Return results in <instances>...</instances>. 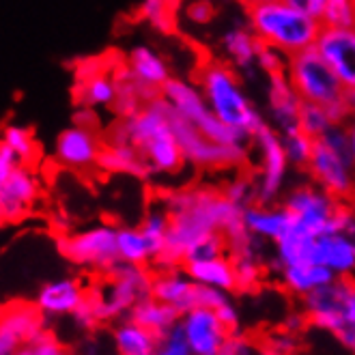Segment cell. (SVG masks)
Wrapping results in <instances>:
<instances>
[{
    "label": "cell",
    "instance_id": "1",
    "mask_svg": "<svg viewBox=\"0 0 355 355\" xmlns=\"http://www.w3.org/2000/svg\"><path fill=\"white\" fill-rule=\"evenodd\" d=\"M159 198L171 211V231L153 263L155 269L183 265L187 248L209 233L231 235L245 226L243 209L233 205L216 185H181L162 192Z\"/></svg>",
    "mask_w": 355,
    "mask_h": 355
},
{
    "label": "cell",
    "instance_id": "2",
    "mask_svg": "<svg viewBox=\"0 0 355 355\" xmlns=\"http://www.w3.org/2000/svg\"><path fill=\"white\" fill-rule=\"evenodd\" d=\"M168 110V101L162 95L153 97L136 114L125 119L116 116L108 125L106 140L132 142L151 166L153 177H177L187 168V162L175 136Z\"/></svg>",
    "mask_w": 355,
    "mask_h": 355
},
{
    "label": "cell",
    "instance_id": "3",
    "mask_svg": "<svg viewBox=\"0 0 355 355\" xmlns=\"http://www.w3.org/2000/svg\"><path fill=\"white\" fill-rule=\"evenodd\" d=\"M194 82L200 87L211 112L231 125L233 130L252 138L267 119L248 97L241 73L222 58H207L194 73Z\"/></svg>",
    "mask_w": 355,
    "mask_h": 355
},
{
    "label": "cell",
    "instance_id": "4",
    "mask_svg": "<svg viewBox=\"0 0 355 355\" xmlns=\"http://www.w3.org/2000/svg\"><path fill=\"white\" fill-rule=\"evenodd\" d=\"M245 22L261 44L293 56L317 44L321 22L286 0H252L245 5Z\"/></svg>",
    "mask_w": 355,
    "mask_h": 355
},
{
    "label": "cell",
    "instance_id": "5",
    "mask_svg": "<svg viewBox=\"0 0 355 355\" xmlns=\"http://www.w3.org/2000/svg\"><path fill=\"white\" fill-rule=\"evenodd\" d=\"M153 276L149 265L132 263H119L108 276H101L89 288V304L99 325L128 319L140 302L153 297Z\"/></svg>",
    "mask_w": 355,
    "mask_h": 355
},
{
    "label": "cell",
    "instance_id": "6",
    "mask_svg": "<svg viewBox=\"0 0 355 355\" xmlns=\"http://www.w3.org/2000/svg\"><path fill=\"white\" fill-rule=\"evenodd\" d=\"M308 179L343 202H355V162L349 153L345 125L315 138V151L306 166Z\"/></svg>",
    "mask_w": 355,
    "mask_h": 355
},
{
    "label": "cell",
    "instance_id": "7",
    "mask_svg": "<svg viewBox=\"0 0 355 355\" xmlns=\"http://www.w3.org/2000/svg\"><path fill=\"white\" fill-rule=\"evenodd\" d=\"M168 116L173 123L175 136L181 144L187 168L202 171V173L237 171V168H248L250 162H252L250 144H220L211 138H207L194 123L177 114L173 106L168 110Z\"/></svg>",
    "mask_w": 355,
    "mask_h": 355
},
{
    "label": "cell",
    "instance_id": "8",
    "mask_svg": "<svg viewBox=\"0 0 355 355\" xmlns=\"http://www.w3.org/2000/svg\"><path fill=\"white\" fill-rule=\"evenodd\" d=\"M284 73L304 103H319L325 108L347 103V87L315 46L288 56Z\"/></svg>",
    "mask_w": 355,
    "mask_h": 355
},
{
    "label": "cell",
    "instance_id": "9",
    "mask_svg": "<svg viewBox=\"0 0 355 355\" xmlns=\"http://www.w3.org/2000/svg\"><path fill=\"white\" fill-rule=\"evenodd\" d=\"M119 226L99 222L58 237V250L71 265L97 276H108L121 263L116 248Z\"/></svg>",
    "mask_w": 355,
    "mask_h": 355
},
{
    "label": "cell",
    "instance_id": "10",
    "mask_svg": "<svg viewBox=\"0 0 355 355\" xmlns=\"http://www.w3.org/2000/svg\"><path fill=\"white\" fill-rule=\"evenodd\" d=\"M250 153L252 162L250 168L257 179V192L259 202L263 205H276L286 194V181L293 166L288 164V157L282 147V136L278 130L265 123L263 128L250 138Z\"/></svg>",
    "mask_w": 355,
    "mask_h": 355
},
{
    "label": "cell",
    "instance_id": "11",
    "mask_svg": "<svg viewBox=\"0 0 355 355\" xmlns=\"http://www.w3.org/2000/svg\"><path fill=\"white\" fill-rule=\"evenodd\" d=\"M162 97L171 103L177 114L194 123L207 138H211L220 144H250L248 136L233 130L231 125H226L211 112L200 87L194 80L173 76L162 89Z\"/></svg>",
    "mask_w": 355,
    "mask_h": 355
},
{
    "label": "cell",
    "instance_id": "12",
    "mask_svg": "<svg viewBox=\"0 0 355 355\" xmlns=\"http://www.w3.org/2000/svg\"><path fill=\"white\" fill-rule=\"evenodd\" d=\"M308 321L321 331L336 334L355 323V278H334L302 300Z\"/></svg>",
    "mask_w": 355,
    "mask_h": 355
},
{
    "label": "cell",
    "instance_id": "13",
    "mask_svg": "<svg viewBox=\"0 0 355 355\" xmlns=\"http://www.w3.org/2000/svg\"><path fill=\"white\" fill-rule=\"evenodd\" d=\"M291 216H293V226L300 228L302 233L319 237L323 233L331 231V222L336 216L343 200L334 198L319 185H315L310 179L306 183H297L288 187L286 194L280 200Z\"/></svg>",
    "mask_w": 355,
    "mask_h": 355
},
{
    "label": "cell",
    "instance_id": "14",
    "mask_svg": "<svg viewBox=\"0 0 355 355\" xmlns=\"http://www.w3.org/2000/svg\"><path fill=\"white\" fill-rule=\"evenodd\" d=\"M103 147H106V136H101L99 130L73 123L56 136L52 159L60 168L71 173H93L99 171Z\"/></svg>",
    "mask_w": 355,
    "mask_h": 355
},
{
    "label": "cell",
    "instance_id": "15",
    "mask_svg": "<svg viewBox=\"0 0 355 355\" xmlns=\"http://www.w3.org/2000/svg\"><path fill=\"white\" fill-rule=\"evenodd\" d=\"M179 329L192 355H220L226 340L231 338V329L222 323L218 310L205 306L183 312Z\"/></svg>",
    "mask_w": 355,
    "mask_h": 355
},
{
    "label": "cell",
    "instance_id": "16",
    "mask_svg": "<svg viewBox=\"0 0 355 355\" xmlns=\"http://www.w3.org/2000/svg\"><path fill=\"white\" fill-rule=\"evenodd\" d=\"M41 181L33 166L22 164L7 179L0 181V218L5 224L26 220L39 205Z\"/></svg>",
    "mask_w": 355,
    "mask_h": 355
},
{
    "label": "cell",
    "instance_id": "17",
    "mask_svg": "<svg viewBox=\"0 0 355 355\" xmlns=\"http://www.w3.org/2000/svg\"><path fill=\"white\" fill-rule=\"evenodd\" d=\"M87 300L89 288L85 282L73 276H62L48 280L37 291L35 306L46 317V321H62L73 317L87 304Z\"/></svg>",
    "mask_w": 355,
    "mask_h": 355
},
{
    "label": "cell",
    "instance_id": "18",
    "mask_svg": "<svg viewBox=\"0 0 355 355\" xmlns=\"http://www.w3.org/2000/svg\"><path fill=\"white\" fill-rule=\"evenodd\" d=\"M123 65L128 67L130 76L136 80V85L142 89L147 99L159 97L166 82L173 78L168 62L149 44H134L123 54Z\"/></svg>",
    "mask_w": 355,
    "mask_h": 355
},
{
    "label": "cell",
    "instance_id": "19",
    "mask_svg": "<svg viewBox=\"0 0 355 355\" xmlns=\"http://www.w3.org/2000/svg\"><path fill=\"white\" fill-rule=\"evenodd\" d=\"M46 329V317L35 304H9L0 323V355H13L24 343Z\"/></svg>",
    "mask_w": 355,
    "mask_h": 355
},
{
    "label": "cell",
    "instance_id": "20",
    "mask_svg": "<svg viewBox=\"0 0 355 355\" xmlns=\"http://www.w3.org/2000/svg\"><path fill=\"white\" fill-rule=\"evenodd\" d=\"M315 48L321 52L327 65L351 89L355 87V26L351 28H329L323 26Z\"/></svg>",
    "mask_w": 355,
    "mask_h": 355
},
{
    "label": "cell",
    "instance_id": "21",
    "mask_svg": "<svg viewBox=\"0 0 355 355\" xmlns=\"http://www.w3.org/2000/svg\"><path fill=\"white\" fill-rule=\"evenodd\" d=\"M267 123L280 134L300 128L302 97L291 85L286 73L267 76Z\"/></svg>",
    "mask_w": 355,
    "mask_h": 355
},
{
    "label": "cell",
    "instance_id": "22",
    "mask_svg": "<svg viewBox=\"0 0 355 355\" xmlns=\"http://www.w3.org/2000/svg\"><path fill=\"white\" fill-rule=\"evenodd\" d=\"M220 58L228 65L235 67L241 76L259 73L257 69V54L261 50V41L252 33V28L245 24H231L222 31L218 39Z\"/></svg>",
    "mask_w": 355,
    "mask_h": 355
},
{
    "label": "cell",
    "instance_id": "23",
    "mask_svg": "<svg viewBox=\"0 0 355 355\" xmlns=\"http://www.w3.org/2000/svg\"><path fill=\"white\" fill-rule=\"evenodd\" d=\"M198 284L187 274L185 265L157 269L153 276V297L177 308L181 315L196 308Z\"/></svg>",
    "mask_w": 355,
    "mask_h": 355
},
{
    "label": "cell",
    "instance_id": "24",
    "mask_svg": "<svg viewBox=\"0 0 355 355\" xmlns=\"http://www.w3.org/2000/svg\"><path fill=\"white\" fill-rule=\"evenodd\" d=\"M243 222L250 233L271 245L280 241L293 228V216H291V211L282 202L276 205L254 202L252 207L243 209Z\"/></svg>",
    "mask_w": 355,
    "mask_h": 355
},
{
    "label": "cell",
    "instance_id": "25",
    "mask_svg": "<svg viewBox=\"0 0 355 355\" xmlns=\"http://www.w3.org/2000/svg\"><path fill=\"white\" fill-rule=\"evenodd\" d=\"M315 263L327 267L336 278H355V237L323 233L315 239Z\"/></svg>",
    "mask_w": 355,
    "mask_h": 355
},
{
    "label": "cell",
    "instance_id": "26",
    "mask_svg": "<svg viewBox=\"0 0 355 355\" xmlns=\"http://www.w3.org/2000/svg\"><path fill=\"white\" fill-rule=\"evenodd\" d=\"M99 171L108 175H125L147 181L153 177L151 166L144 159V155L128 140H106L101 159H99Z\"/></svg>",
    "mask_w": 355,
    "mask_h": 355
},
{
    "label": "cell",
    "instance_id": "27",
    "mask_svg": "<svg viewBox=\"0 0 355 355\" xmlns=\"http://www.w3.org/2000/svg\"><path fill=\"white\" fill-rule=\"evenodd\" d=\"M121 60V58H119ZM116 65H108L103 71L85 78V80H76L73 95H76V106L82 108H93V110H112L114 101H116Z\"/></svg>",
    "mask_w": 355,
    "mask_h": 355
},
{
    "label": "cell",
    "instance_id": "28",
    "mask_svg": "<svg viewBox=\"0 0 355 355\" xmlns=\"http://www.w3.org/2000/svg\"><path fill=\"white\" fill-rule=\"evenodd\" d=\"M280 282V286L291 293L293 297H308L310 293H315L317 288L329 284L334 278L331 271L319 263H295V265H286L278 269L274 274Z\"/></svg>",
    "mask_w": 355,
    "mask_h": 355
},
{
    "label": "cell",
    "instance_id": "29",
    "mask_svg": "<svg viewBox=\"0 0 355 355\" xmlns=\"http://www.w3.org/2000/svg\"><path fill=\"white\" fill-rule=\"evenodd\" d=\"M110 338L116 355H153L159 345V336L155 331L136 323L130 317L112 323Z\"/></svg>",
    "mask_w": 355,
    "mask_h": 355
},
{
    "label": "cell",
    "instance_id": "30",
    "mask_svg": "<svg viewBox=\"0 0 355 355\" xmlns=\"http://www.w3.org/2000/svg\"><path fill=\"white\" fill-rule=\"evenodd\" d=\"M187 274L194 278L196 284L202 286H214L226 293L237 291V276H235V265L231 257H220L211 261H198V263H185Z\"/></svg>",
    "mask_w": 355,
    "mask_h": 355
},
{
    "label": "cell",
    "instance_id": "31",
    "mask_svg": "<svg viewBox=\"0 0 355 355\" xmlns=\"http://www.w3.org/2000/svg\"><path fill=\"white\" fill-rule=\"evenodd\" d=\"M130 319H134L136 323L144 325L147 329L155 331L157 336H166L168 331H173L177 325H179V319H181V312L168 304H164L155 297H149L140 302L134 310Z\"/></svg>",
    "mask_w": 355,
    "mask_h": 355
},
{
    "label": "cell",
    "instance_id": "32",
    "mask_svg": "<svg viewBox=\"0 0 355 355\" xmlns=\"http://www.w3.org/2000/svg\"><path fill=\"white\" fill-rule=\"evenodd\" d=\"M116 248L121 263L132 265H153L155 254L149 239L144 237L140 226H119Z\"/></svg>",
    "mask_w": 355,
    "mask_h": 355
},
{
    "label": "cell",
    "instance_id": "33",
    "mask_svg": "<svg viewBox=\"0 0 355 355\" xmlns=\"http://www.w3.org/2000/svg\"><path fill=\"white\" fill-rule=\"evenodd\" d=\"M138 226L142 228L144 237L149 239V243L153 248V254L157 259L159 252L164 250V243H166V237H168V231H171V211H168V207L164 205L162 198L147 207V211H144V216H142Z\"/></svg>",
    "mask_w": 355,
    "mask_h": 355
},
{
    "label": "cell",
    "instance_id": "34",
    "mask_svg": "<svg viewBox=\"0 0 355 355\" xmlns=\"http://www.w3.org/2000/svg\"><path fill=\"white\" fill-rule=\"evenodd\" d=\"M222 194L231 200L233 205L248 209L254 202H259V192H257V179L252 168H237L233 171V175L228 177L222 185H220Z\"/></svg>",
    "mask_w": 355,
    "mask_h": 355
},
{
    "label": "cell",
    "instance_id": "35",
    "mask_svg": "<svg viewBox=\"0 0 355 355\" xmlns=\"http://www.w3.org/2000/svg\"><path fill=\"white\" fill-rule=\"evenodd\" d=\"M138 15L151 28L171 33L177 24V0H142Z\"/></svg>",
    "mask_w": 355,
    "mask_h": 355
},
{
    "label": "cell",
    "instance_id": "36",
    "mask_svg": "<svg viewBox=\"0 0 355 355\" xmlns=\"http://www.w3.org/2000/svg\"><path fill=\"white\" fill-rule=\"evenodd\" d=\"M3 142L7 147H11L19 162L33 166L39 159V144L35 140L33 130L24 128V125H17V123H7L5 130H3Z\"/></svg>",
    "mask_w": 355,
    "mask_h": 355
},
{
    "label": "cell",
    "instance_id": "37",
    "mask_svg": "<svg viewBox=\"0 0 355 355\" xmlns=\"http://www.w3.org/2000/svg\"><path fill=\"white\" fill-rule=\"evenodd\" d=\"M282 136V147L288 157V164L297 171H306V166L315 151V138L308 136L304 130H291L280 134Z\"/></svg>",
    "mask_w": 355,
    "mask_h": 355
},
{
    "label": "cell",
    "instance_id": "38",
    "mask_svg": "<svg viewBox=\"0 0 355 355\" xmlns=\"http://www.w3.org/2000/svg\"><path fill=\"white\" fill-rule=\"evenodd\" d=\"M235 265V276H237V288L250 291L257 288L263 278L269 274V261L261 257H231Z\"/></svg>",
    "mask_w": 355,
    "mask_h": 355
},
{
    "label": "cell",
    "instance_id": "39",
    "mask_svg": "<svg viewBox=\"0 0 355 355\" xmlns=\"http://www.w3.org/2000/svg\"><path fill=\"white\" fill-rule=\"evenodd\" d=\"M228 254V239L222 231L209 233L200 239H196L185 252V263H198V261H211ZM183 263V265H185Z\"/></svg>",
    "mask_w": 355,
    "mask_h": 355
},
{
    "label": "cell",
    "instance_id": "40",
    "mask_svg": "<svg viewBox=\"0 0 355 355\" xmlns=\"http://www.w3.org/2000/svg\"><path fill=\"white\" fill-rule=\"evenodd\" d=\"M334 123L327 108L319 106V103H302V112H300V130H304L312 138H321L327 134Z\"/></svg>",
    "mask_w": 355,
    "mask_h": 355
},
{
    "label": "cell",
    "instance_id": "41",
    "mask_svg": "<svg viewBox=\"0 0 355 355\" xmlns=\"http://www.w3.org/2000/svg\"><path fill=\"white\" fill-rule=\"evenodd\" d=\"M321 26H329V28L355 26V0H327L321 13Z\"/></svg>",
    "mask_w": 355,
    "mask_h": 355
},
{
    "label": "cell",
    "instance_id": "42",
    "mask_svg": "<svg viewBox=\"0 0 355 355\" xmlns=\"http://www.w3.org/2000/svg\"><path fill=\"white\" fill-rule=\"evenodd\" d=\"M13 355H73V353L60 338H56L54 334H50L46 329L44 334H39V336H35L33 340L24 343Z\"/></svg>",
    "mask_w": 355,
    "mask_h": 355
},
{
    "label": "cell",
    "instance_id": "43",
    "mask_svg": "<svg viewBox=\"0 0 355 355\" xmlns=\"http://www.w3.org/2000/svg\"><path fill=\"white\" fill-rule=\"evenodd\" d=\"M286 62L288 56L284 52H280L278 48H271L261 44V50L257 54V69L263 76H276V73H284L286 71Z\"/></svg>",
    "mask_w": 355,
    "mask_h": 355
},
{
    "label": "cell",
    "instance_id": "44",
    "mask_svg": "<svg viewBox=\"0 0 355 355\" xmlns=\"http://www.w3.org/2000/svg\"><path fill=\"white\" fill-rule=\"evenodd\" d=\"M263 349L267 355H297L300 353L297 334L286 331V329H282L278 334H271V336H267Z\"/></svg>",
    "mask_w": 355,
    "mask_h": 355
},
{
    "label": "cell",
    "instance_id": "45",
    "mask_svg": "<svg viewBox=\"0 0 355 355\" xmlns=\"http://www.w3.org/2000/svg\"><path fill=\"white\" fill-rule=\"evenodd\" d=\"M71 353L73 355H116L112 338L110 336L101 338V336H95V334H85Z\"/></svg>",
    "mask_w": 355,
    "mask_h": 355
},
{
    "label": "cell",
    "instance_id": "46",
    "mask_svg": "<svg viewBox=\"0 0 355 355\" xmlns=\"http://www.w3.org/2000/svg\"><path fill=\"white\" fill-rule=\"evenodd\" d=\"M153 355H192V351H190V347H187L179 325L173 331L166 334V336L159 338V345H157Z\"/></svg>",
    "mask_w": 355,
    "mask_h": 355
},
{
    "label": "cell",
    "instance_id": "47",
    "mask_svg": "<svg viewBox=\"0 0 355 355\" xmlns=\"http://www.w3.org/2000/svg\"><path fill=\"white\" fill-rule=\"evenodd\" d=\"M220 355H267V353H265L263 347H259L257 343L245 338L243 334L239 331V334H231V338L226 340Z\"/></svg>",
    "mask_w": 355,
    "mask_h": 355
},
{
    "label": "cell",
    "instance_id": "48",
    "mask_svg": "<svg viewBox=\"0 0 355 355\" xmlns=\"http://www.w3.org/2000/svg\"><path fill=\"white\" fill-rule=\"evenodd\" d=\"M329 233H343L355 237V202H340L336 216H334Z\"/></svg>",
    "mask_w": 355,
    "mask_h": 355
},
{
    "label": "cell",
    "instance_id": "49",
    "mask_svg": "<svg viewBox=\"0 0 355 355\" xmlns=\"http://www.w3.org/2000/svg\"><path fill=\"white\" fill-rule=\"evenodd\" d=\"M185 17L196 26H205L214 19V5L209 0H192L185 7Z\"/></svg>",
    "mask_w": 355,
    "mask_h": 355
},
{
    "label": "cell",
    "instance_id": "50",
    "mask_svg": "<svg viewBox=\"0 0 355 355\" xmlns=\"http://www.w3.org/2000/svg\"><path fill=\"white\" fill-rule=\"evenodd\" d=\"M228 300H231V293H226V291L198 284L196 306H205V308H214V310H218V308H220L222 304H226Z\"/></svg>",
    "mask_w": 355,
    "mask_h": 355
},
{
    "label": "cell",
    "instance_id": "51",
    "mask_svg": "<svg viewBox=\"0 0 355 355\" xmlns=\"http://www.w3.org/2000/svg\"><path fill=\"white\" fill-rule=\"evenodd\" d=\"M218 315H220L222 323L228 329H231V334H239L241 331V310H239V306L233 300H228L226 304H222L218 308Z\"/></svg>",
    "mask_w": 355,
    "mask_h": 355
},
{
    "label": "cell",
    "instance_id": "52",
    "mask_svg": "<svg viewBox=\"0 0 355 355\" xmlns=\"http://www.w3.org/2000/svg\"><path fill=\"white\" fill-rule=\"evenodd\" d=\"M19 166H22V162H19L17 153L11 147H7L5 142H0V181L7 179Z\"/></svg>",
    "mask_w": 355,
    "mask_h": 355
},
{
    "label": "cell",
    "instance_id": "53",
    "mask_svg": "<svg viewBox=\"0 0 355 355\" xmlns=\"http://www.w3.org/2000/svg\"><path fill=\"white\" fill-rule=\"evenodd\" d=\"M286 3L293 5L295 9H300L304 13H308V15H312V17H317L319 22H321V13L325 9L327 0H286Z\"/></svg>",
    "mask_w": 355,
    "mask_h": 355
},
{
    "label": "cell",
    "instance_id": "54",
    "mask_svg": "<svg viewBox=\"0 0 355 355\" xmlns=\"http://www.w3.org/2000/svg\"><path fill=\"white\" fill-rule=\"evenodd\" d=\"M334 338L338 340V345H340V347H343L347 353L355 355V323H349V325H345L340 331L334 334Z\"/></svg>",
    "mask_w": 355,
    "mask_h": 355
},
{
    "label": "cell",
    "instance_id": "55",
    "mask_svg": "<svg viewBox=\"0 0 355 355\" xmlns=\"http://www.w3.org/2000/svg\"><path fill=\"white\" fill-rule=\"evenodd\" d=\"M306 323H310L308 321V317H306V312L302 310V312H291V315L284 319V329L286 331H293V334H302V329L306 327Z\"/></svg>",
    "mask_w": 355,
    "mask_h": 355
},
{
    "label": "cell",
    "instance_id": "56",
    "mask_svg": "<svg viewBox=\"0 0 355 355\" xmlns=\"http://www.w3.org/2000/svg\"><path fill=\"white\" fill-rule=\"evenodd\" d=\"M345 132H347V144H349V153L355 162V116H351L345 125Z\"/></svg>",
    "mask_w": 355,
    "mask_h": 355
},
{
    "label": "cell",
    "instance_id": "57",
    "mask_svg": "<svg viewBox=\"0 0 355 355\" xmlns=\"http://www.w3.org/2000/svg\"><path fill=\"white\" fill-rule=\"evenodd\" d=\"M347 103H349L351 116H355V87L347 89Z\"/></svg>",
    "mask_w": 355,
    "mask_h": 355
},
{
    "label": "cell",
    "instance_id": "58",
    "mask_svg": "<svg viewBox=\"0 0 355 355\" xmlns=\"http://www.w3.org/2000/svg\"><path fill=\"white\" fill-rule=\"evenodd\" d=\"M239 3H243V5H248V3H252V0H239Z\"/></svg>",
    "mask_w": 355,
    "mask_h": 355
},
{
    "label": "cell",
    "instance_id": "59",
    "mask_svg": "<svg viewBox=\"0 0 355 355\" xmlns=\"http://www.w3.org/2000/svg\"><path fill=\"white\" fill-rule=\"evenodd\" d=\"M297 355H310V353H297Z\"/></svg>",
    "mask_w": 355,
    "mask_h": 355
}]
</instances>
